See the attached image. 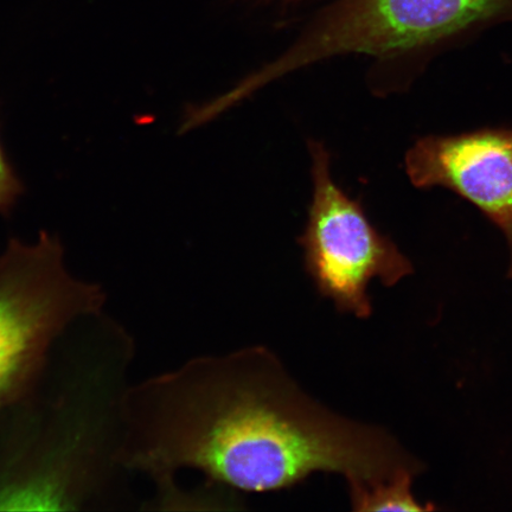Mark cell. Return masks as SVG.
Segmentation results:
<instances>
[{"label": "cell", "mask_w": 512, "mask_h": 512, "mask_svg": "<svg viewBox=\"0 0 512 512\" xmlns=\"http://www.w3.org/2000/svg\"><path fill=\"white\" fill-rule=\"evenodd\" d=\"M120 415L115 462L160 485L192 469L217 488L262 494L316 473L351 485L421 470L382 428L312 398L265 345L192 358L152 377L127 390Z\"/></svg>", "instance_id": "obj_1"}, {"label": "cell", "mask_w": 512, "mask_h": 512, "mask_svg": "<svg viewBox=\"0 0 512 512\" xmlns=\"http://www.w3.org/2000/svg\"><path fill=\"white\" fill-rule=\"evenodd\" d=\"M505 22H512V0H338L235 92L247 99L281 76L347 54L375 57L381 88L407 91L435 56Z\"/></svg>", "instance_id": "obj_2"}, {"label": "cell", "mask_w": 512, "mask_h": 512, "mask_svg": "<svg viewBox=\"0 0 512 512\" xmlns=\"http://www.w3.org/2000/svg\"><path fill=\"white\" fill-rule=\"evenodd\" d=\"M63 256L47 232L30 245L12 238L0 254V406L23 398L56 339L104 304L101 287L74 278Z\"/></svg>", "instance_id": "obj_3"}, {"label": "cell", "mask_w": 512, "mask_h": 512, "mask_svg": "<svg viewBox=\"0 0 512 512\" xmlns=\"http://www.w3.org/2000/svg\"><path fill=\"white\" fill-rule=\"evenodd\" d=\"M312 202L304 233L298 239L304 268L320 297L342 315H373L371 280L393 287L413 273L412 262L387 235L373 226L360 201L331 177L330 155L311 140Z\"/></svg>", "instance_id": "obj_4"}, {"label": "cell", "mask_w": 512, "mask_h": 512, "mask_svg": "<svg viewBox=\"0 0 512 512\" xmlns=\"http://www.w3.org/2000/svg\"><path fill=\"white\" fill-rule=\"evenodd\" d=\"M405 170L416 189L450 190L501 230L512 279V128L428 134L409 147Z\"/></svg>", "instance_id": "obj_5"}, {"label": "cell", "mask_w": 512, "mask_h": 512, "mask_svg": "<svg viewBox=\"0 0 512 512\" xmlns=\"http://www.w3.org/2000/svg\"><path fill=\"white\" fill-rule=\"evenodd\" d=\"M418 473L405 470L393 478L371 484L348 485L352 510L377 511H428L433 505H420L411 488Z\"/></svg>", "instance_id": "obj_6"}, {"label": "cell", "mask_w": 512, "mask_h": 512, "mask_svg": "<svg viewBox=\"0 0 512 512\" xmlns=\"http://www.w3.org/2000/svg\"><path fill=\"white\" fill-rule=\"evenodd\" d=\"M24 191L22 178L12 164L0 136V215L9 219Z\"/></svg>", "instance_id": "obj_7"}]
</instances>
